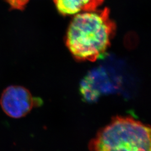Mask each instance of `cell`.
Returning a JSON list of instances; mask_svg holds the SVG:
<instances>
[{
    "mask_svg": "<svg viewBox=\"0 0 151 151\" xmlns=\"http://www.w3.org/2000/svg\"><path fill=\"white\" fill-rule=\"evenodd\" d=\"M115 30L108 9L82 12L68 27L66 45L76 60L94 62L107 53Z\"/></svg>",
    "mask_w": 151,
    "mask_h": 151,
    "instance_id": "1",
    "label": "cell"
},
{
    "mask_svg": "<svg viewBox=\"0 0 151 151\" xmlns=\"http://www.w3.org/2000/svg\"><path fill=\"white\" fill-rule=\"evenodd\" d=\"M90 151H151V129L130 116H116L89 144Z\"/></svg>",
    "mask_w": 151,
    "mask_h": 151,
    "instance_id": "2",
    "label": "cell"
},
{
    "mask_svg": "<svg viewBox=\"0 0 151 151\" xmlns=\"http://www.w3.org/2000/svg\"><path fill=\"white\" fill-rule=\"evenodd\" d=\"M39 102V100L33 97L27 88L18 85L7 87L0 97V106L2 111L13 119L25 117Z\"/></svg>",
    "mask_w": 151,
    "mask_h": 151,
    "instance_id": "3",
    "label": "cell"
},
{
    "mask_svg": "<svg viewBox=\"0 0 151 151\" xmlns=\"http://www.w3.org/2000/svg\"><path fill=\"white\" fill-rule=\"evenodd\" d=\"M104 0H53L58 11L64 16H74L84 11L97 9Z\"/></svg>",
    "mask_w": 151,
    "mask_h": 151,
    "instance_id": "4",
    "label": "cell"
}]
</instances>
